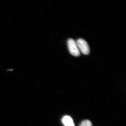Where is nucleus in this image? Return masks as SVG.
I'll list each match as a JSON object with an SVG mask.
<instances>
[{"label": "nucleus", "instance_id": "nucleus-1", "mask_svg": "<svg viewBox=\"0 0 126 126\" xmlns=\"http://www.w3.org/2000/svg\"><path fill=\"white\" fill-rule=\"evenodd\" d=\"M67 44L69 50L72 55L75 56H79L80 55V51L76 41L73 39H69L68 40Z\"/></svg>", "mask_w": 126, "mask_h": 126}, {"label": "nucleus", "instance_id": "nucleus-2", "mask_svg": "<svg viewBox=\"0 0 126 126\" xmlns=\"http://www.w3.org/2000/svg\"><path fill=\"white\" fill-rule=\"evenodd\" d=\"M77 45L79 51L84 55H88L90 52V48L87 43L83 39H79L77 41Z\"/></svg>", "mask_w": 126, "mask_h": 126}, {"label": "nucleus", "instance_id": "nucleus-3", "mask_svg": "<svg viewBox=\"0 0 126 126\" xmlns=\"http://www.w3.org/2000/svg\"><path fill=\"white\" fill-rule=\"evenodd\" d=\"M62 122L64 126H74L73 120L70 116H64L62 119Z\"/></svg>", "mask_w": 126, "mask_h": 126}, {"label": "nucleus", "instance_id": "nucleus-4", "mask_svg": "<svg viewBox=\"0 0 126 126\" xmlns=\"http://www.w3.org/2000/svg\"><path fill=\"white\" fill-rule=\"evenodd\" d=\"M79 126H92V124L89 120H86L82 122Z\"/></svg>", "mask_w": 126, "mask_h": 126}]
</instances>
